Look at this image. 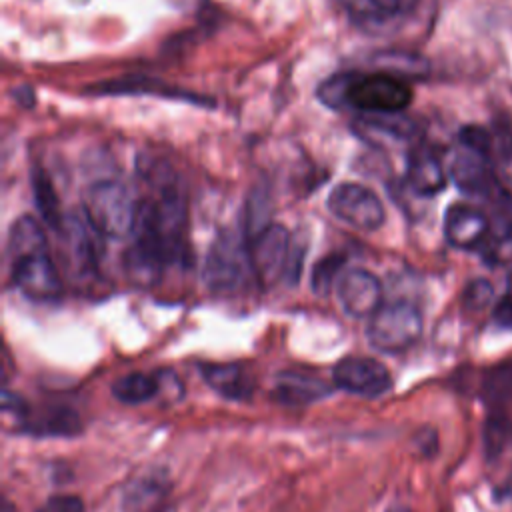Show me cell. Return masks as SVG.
I'll return each mask as SVG.
<instances>
[{"label": "cell", "instance_id": "1", "mask_svg": "<svg viewBox=\"0 0 512 512\" xmlns=\"http://www.w3.org/2000/svg\"><path fill=\"white\" fill-rule=\"evenodd\" d=\"M318 100L334 110L354 108L362 114L402 112L412 102V88L406 80L384 72H340L326 78Z\"/></svg>", "mask_w": 512, "mask_h": 512}, {"label": "cell", "instance_id": "2", "mask_svg": "<svg viewBox=\"0 0 512 512\" xmlns=\"http://www.w3.org/2000/svg\"><path fill=\"white\" fill-rule=\"evenodd\" d=\"M82 210L100 236L124 240L134 234L138 204L132 200L130 190L116 180L92 184Z\"/></svg>", "mask_w": 512, "mask_h": 512}, {"label": "cell", "instance_id": "3", "mask_svg": "<svg viewBox=\"0 0 512 512\" xmlns=\"http://www.w3.org/2000/svg\"><path fill=\"white\" fill-rule=\"evenodd\" d=\"M244 240H248L244 232L224 230L212 242L202 268V280L210 292L230 294L244 284L252 270L250 246Z\"/></svg>", "mask_w": 512, "mask_h": 512}, {"label": "cell", "instance_id": "4", "mask_svg": "<svg viewBox=\"0 0 512 512\" xmlns=\"http://www.w3.org/2000/svg\"><path fill=\"white\" fill-rule=\"evenodd\" d=\"M422 334V314L410 302L382 304L368 320V342L382 352H402Z\"/></svg>", "mask_w": 512, "mask_h": 512}, {"label": "cell", "instance_id": "5", "mask_svg": "<svg viewBox=\"0 0 512 512\" xmlns=\"http://www.w3.org/2000/svg\"><path fill=\"white\" fill-rule=\"evenodd\" d=\"M326 204L334 218L364 232L378 230L386 220L382 200L370 188L356 182H342L332 188Z\"/></svg>", "mask_w": 512, "mask_h": 512}, {"label": "cell", "instance_id": "6", "mask_svg": "<svg viewBox=\"0 0 512 512\" xmlns=\"http://www.w3.org/2000/svg\"><path fill=\"white\" fill-rule=\"evenodd\" d=\"M66 268L74 276H90L98 268V232L88 222L86 214H64L56 228Z\"/></svg>", "mask_w": 512, "mask_h": 512}, {"label": "cell", "instance_id": "7", "mask_svg": "<svg viewBox=\"0 0 512 512\" xmlns=\"http://www.w3.org/2000/svg\"><path fill=\"white\" fill-rule=\"evenodd\" d=\"M334 386L364 398L382 396L392 388L388 368L370 356H346L332 368Z\"/></svg>", "mask_w": 512, "mask_h": 512}, {"label": "cell", "instance_id": "8", "mask_svg": "<svg viewBox=\"0 0 512 512\" xmlns=\"http://www.w3.org/2000/svg\"><path fill=\"white\" fill-rule=\"evenodd\" d=\"M288 260L290 234L282 224H270L250 240L252 274L262 286H270L278 278L286 276Z\"/></svg>", "mask_w": 512, "mask_h": 512}, {"label": "cell", "instance_id": "9", "mask_svg": "<svg viewBox=\"0 0 512 512\" xmlns=\"http://www.w3.org/2000/svg\"><path fill=\"white\" fill-rule=\"evenodd\" d=\"M14 286L28 298L48 302L62 294V280L48 250L12 260Z\"/></svg>", "mask_w": 512, "mask_h": 512}, {"label": "cell", "instance_id": "10", "mask_svg": "<svg viewBox=\"0 0 512 512\" xmlns=\"http://www.w3.org/2000/svg\"><path fill=\"white\" fill-rule=\"evenodd\" d=\"M336 296L346 314L354 318H370L382 306V284L372 272L352 268L340 276Z\"/></svg>", "mask_w": 512, "mask_h": 512}, {"label": "cell", "instance_id": "11", "mask_svg": "<svg viewBox=\"0 0 512 512\" xmlns=\"http://www.w3.org/2000/svg\"><path fill=\"white\" fill-rule=\"evenodd\" d=\"M488 228L490 222L486 214L470 204H452L444 214V238L458 250L476 248L484 240Z\"/></svg>", "mask_w": 512, "mask_h": 512}, {"label": "cell", "instance_id": "12", "mask_svg": "<svg viewBox=\"0 0 512 512\" xmlns=\"http://www.w3.org/2000/svg\"><path fill=\"white\" fill-rule=\"evenodd\" d=\"M448 178L466 194H478L486 190L490 180L488 156L460 146V150L454 152L450 160Z\"/></svg>", "mask_w": 512, "mask_h": 512}, {"label": "cell", "instance_id": "13", "mask_svg": "<svg viewBox=\"0 0 512 512\" xmlns=\"http://www.w3.org/2000/svg\"><path fill=\"white\" fill-rule=\"evenodd\" d=\"M200 372L206 384L228 400H246L256 386L254 376L240 364H204Z\"/></svg>", "mask_w": 512, "mask_h": 512}, {"label": "cell", "instance_id": "14", "mask_svg": "<svg viewBox=\"0 0 512 512\" xmlns=\"http://www.w3.org/2000/svg\"><path fill=\"white\" fill-rule=\"evenodd\" d=\"M330 386L324 384L318 376L306 374V372H296V370H284L276 378L274 386V398L282 404L298 406V404H308L314 400H320L330 394Z\"/></svg>", "mask_w": 512, "mask_h": 512}, {"label": "cell", "instance_id": "15", "mask_svg": "<svg viewBox=\"0 0 512 512\" xmlns=\"http://www.w3.org/2000/svg\"><path fill=\"white\" fill-rule=\"evenodd\" d=\"M406 180L410 188L420 196H436L446 188L448 176L440 160L428 150H414L408 156Z\"/></svg>", "mask_w": 512, "mask_h": 512}, {"label": "cell", "instance_id": "16", "mask_svg": "<svg viewBox=\"0 0 512 512\" xmlns=\"http://www.w3.org/2000/svg\"><path fill=\"white\" fill-rule=\"evenodd\" d=\"M88 94L96 96H122V94H156V96H172V98H186L196 100L190 94H184L176 90L174 86H166L162 80L150 78V76H124L116 80H106L100 84H94Z\"/></svg>", "mask_w": 512, "mask_h": 512}, {"label": "cell", "instance_id": "17", "mask_svg": "<svg viewBox=\"0 0 512 512\" xmlns=\"http://www.w3.org/2000/svg\"><path fill=\"white\" fill-rule=\"evenodd\" d=\"M22 428L36 436H74L82 430V422L76 410L68 406H50L38 414L26 416Z\"/></svg>", "mask_w": 512, "mask_h": 512}, {"label": "cell", "instance_id": "18", "mask_svg": "<svg viewBox=\"0 0 512 512\" xmlns=\"http://www.w3.org/2000/svg\"><path fill=\"white\" fill-rule=\"evenodd\" d=\"M168 492V478L162 472H148L132 480L122 494V508L126 512H148Z\"/></svg>", "mask_w": 512, "mask_h": 512}, {"label": "cell", "instance_id": "19", "mask_svg": "<svg viewBox=\"0 0 512 512\" xmlns=\"http://www.w3.org/2000/svg\"><path fill=\"white\" fill-rule=\"evenodd\" d=\"M338 4L364 24H382L410 12L418 0H338Z\"/></svg>", "mask_w": 512, "mask_h": 512}, {"label": "cell", "instance_id": "20", "mask_svg": "<svg viewBox=\"0 0 512 512\" xmlns=\"http://www.w3.org/2000/svg\"><path fill=\"white\" fill-rule=\"evenodd\" d=\"M48 250V240L36 218L24 214L16 218L8 232V254L14 258Z\"/></svg>", "mask_w": 512, "mask_h": 512}, {"label": "cell", "instance_id": "21", "mask_svg": "<svg viewBox=\"0 0 512 512\" xmlns=\"http://www.w3.org/2000/svg\"><path fill=\"white\" fill-rule=\"evenodd\" d=\"M372 66L376 68L374 72H384V74H392L398 78H420L426 76L430 70V64L426 58H422L420 54H412V52H404V50H386V52H376L370 58Z\"/></svg>", "mask_w": 512, "mask_h": 512}, {"label": "cell", "instance_id": "22", "mask_svg": "<svg viewBox=\"0 0 512 512\" xmlns=\"http://www.w3.org/2000/svg\"><path fill=\"white\" fill-rule=\"evenodd\" d=\"M112 396L122 404H142L154 398L160 390L158 378L142 372H130L112 382Z\"/></svg>", "mask_w": 512, "mask_h": 512}, {"label": "cell", "instance_id": "23", "mask_svg": "<svg viewBox=\"0 0 512 512\" xmlns=\"http://www.w3.org/2000/svg\"><path fill=\"white\" fill-rule=\"evenodd\" d=\"M512 396V362L492 366L482 382V400L488 410H502L504 402Z\"/></svg>", "mask_w": 512, "mask_h": 512}, {"label": "cell", "instance_id": "24", "mask_svg": "<svg viewBox=\"0 0 512 512\" xmlns=\"http://www.w3.org/2000/svg\"><path fill=\"white\" fill-rule=\"evenodd\" d=\"M32 190H34V200H36V208L42 214V218L48 222V226H52L54 230L60 226L64 214L60 212V204H58V196L54 192V186L50 182V178L36 168L34 176H32Z\"/></svg>", "mask_w": 512, "mask_h": 512}, {"label": "cell", "instance_id": "25", "mask_svg": "<svg viewBox=\"0 0 512 512\" xmlns=\"http://www.w3.org/2000/svg\"><path fill=\"white\" fill-rule=\"evenodd\" d=\"M484 450L490 460L498 458L512 438V422L502 410H490L484 422Z\"/></svg>", "mask_w": 512, "mask_h": 512}, {"label": "cell", "instance_id": "26", "mask_svg": "<svg viewBox=\"0 0 512 512\" xmlns=\"http://www.w3.org/2000/svg\"><path fill=\"white\" fill-rule=\"evenodd\" d=\"M270 204H268V194L260 186H254L252 194L246 200V210H244V226L242 232L246 234L248 240L256 238L266 226H270Z\"/></svg>", "mask_w": 512, "mask_h": 512}, {"label": "cell", "instance_id": "27", "mask_svg": "<svg viewBox=\"0 0 512 512\" xmlns=\"http://www.w3.org/2000/svg\"><path fill=\"white\" fill-rule=\"evenodd\" d=\"M344 264H346V258L342 254H328L322 260H318L310 276V286L314 294L328 296L334 284H338Z\"/></svg>", "mask_w": 512, "mask_h": 512}, {"label": "cell", "instance_id": "28", "mask_svg": "<svg viewBox=\"0 0 512 512\" xmlns=\"http://www.w3.org/2000/svg\"><path fill=\"white\" fill-rule=\"evenodd\" d=\"M366 128H374L384 132L392 138H412L416 132V124L412 118L404 116L402 112H388V114H362L360 118Z\"/></svg>", "mask_w": 512, "mask_h": 512}, {"label": "cell", "instance_id": "29", "mask_svg": "<svg viewBox=\"0 0 512 512\" xmlns=\"http://www.w3.org/2000/svg\"><path fill=\"white\" fill-rule=\"evenodd\" d=\"M494 298V286L484 280V278H476L472 280L466 288H464V294H462V302H464V308L472 310V312H478V310H484Z\"/></svg>", "mask_w": 512, "mask_h": 512}, {"label": "cell", "instance_id": "30", "mask_svg": "<svg viewBox=\"0 0 512 512\" xmlns=\"http://www.w3.org/2000/svg\"><path fill=\"white\" fill-rule=\"evenodd\" d=\"M458 142L460 146L480 152L484 156L490 154V134L482 126H464L458 134Z\"/></svg>", "mask_w": 512, "mask_h": 512}, {"label": "cell", "instance_id": "31", "mask_svg": "<svg viewBox=\"0 0 512 512\" xmlns=\"http://www.w3.org/2000/svg\"><path fill=\"white\" fill-rule=\"evenodd\" d=\"M36 512H84V502L74 494H56L48 498Z\"/></svg>", "mask_w": 512, "mask_h": 512}, {"label": "cell", "instance_id": "32", "mask_svg": "<svg viewBox=\"0 0 512 512\" xmlns=\"http://www.w3.org/2000/svg\"><path fill=\"white\" fill-rule=\"evenodd\" d=\"M2 410L12 412L22 420L28 416V404L24 402V398L20 394L8 390V388L2 392Z\"/></svg>", "mask_w": 512, "mask_h": 512}, {"label": "cell", "instance_id": "33", "mask_svg": "<svg viewBox=\"0 0 512 512\" xmlns=\"http://www.w3.org/2000/svg\"><path fill=\"white\" fill-rule=\"evenodd\" d=\"M494 318L502 324V326H510L512 324V294L508 298H504L496 310H494Z\"/></svg>", "mask_w": 512, "mask_h": 512}, {"label": "cell", "instance_id": "34", "mask_svg": "<svg viewBox=\"0 0 512 512\" xmlns=\"http://www.w3.org/2000/svg\"><path fill=\"white\" fill-rule=\"evenodd\" d=\"M500 172H502V178H504L506 186L512 188V144L506 148V152H504V156H502Z\"/></svg>", "mask_w": 512, "mask_h": 512}, {"label": "cell", "instance_id": "35", "mask_svg": "<svg viewBox=\"0 0 512 512\" xmlns=\"http://www.w3.org/2000/svg\"><path fill=\"white\" fill-rule=\"evenodd\" d=\"M388 512H410V510L404 508V506H392Z\"/></svg>", "mask_w": 512, "mask_h": 512}]
</instances>
